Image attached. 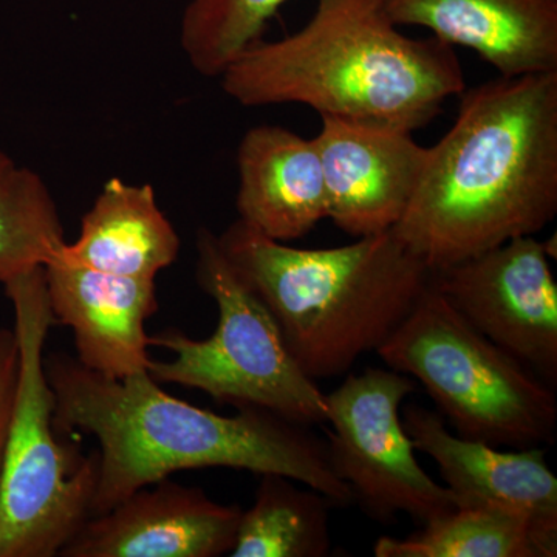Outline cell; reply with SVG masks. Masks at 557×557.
Masks as SVG:
<instances>
[{"label":"cell","mask_w":557,"mask_h":557,"mask_svg":"<svg viewBox=\"0 0 557 557\" xmlns=\"http://www.w3.org/2000/svg\"><path fill=\"white\" fill-rule=\"evenodd\" d=\"M44 271L51 313L72 330L84 368L112 380L148 370L146 321L159 310L156 278L115 276L62 260Z\"/></svg>","instance_id":"13"},{"label":"cell","mask_w":557,"mask_h":557,"mask_svg":"<svg viewBox=\"0 0 557 557\" xmlns=\"http://www.w3.org/2000/svg\"><path fill=\"white\" fill-rule=\"evenodd\" d=\"M432 285L491 343L557 383V284L545 242L516 237L446 269Z\"/></svg>","instance_id":"9"},{"label":"cell","mask_w":557,"mask_h":557,"mask_svg":"<svg viewBox=\"0 0 557 557\" xmlns=\"http://www.w3.org/2000/svg\"><path fill=\"white\" fill-rule=\"evenodd\" d=\"M197 282L218 304L219 322L207 339L178 330L150 336V347L174 358L150 361L157 383L197 388L222 405L269 410L295 423L314 426L327 420V399L289 354L273 314L231 267L218 236L197 233Z\"/></svg>","instance_id":"7"},{"label":"cell","mask_w":557,"mask_h":557,"mask_svg":"<svg viewBox=\"0 0 557 557\" xmlns=\"http://www.w3.org/2000/svg\"><path fill=\"white\" fill-rule=\"evenodd\" d=\"M314 139L327 219L351 237L387 233L405 215L428 160L412 132L321 116Z\"/></svg>","instance_id":"10"},{"label":"cell","mask_w":557,"mask_h":557,"mask_svg":"<svg viewBox=\"0 0 557 557\" xmlns=\"http://www.w3.org/2000/svg\"><path fill=\"white\" fill-rule=\"evenodd\" d=\"M46 370L57 431L84 432L100 445L90 518L139 487L203 468L281 474L313 487L335 507L355 504L332 467L327 440L306 424L256 408L219 416L166 394L148 370L106 379L64 354L46 357Z\"/></svg>","instance_id":"1"},{"label":"cell","mask_w":557,"mask_h":557,"mask_svg":"<svg viewBox=\"0 0 557 557\" xmlns=\"http://www.w3.org/2000/svg\"><path fill=\"white\" fill-rule=\"evenodd\" d=\"M376 354L423 386L458 437L511 449L555 443V387L472 327L432 281Z\"/></svg>","instance_id":"6"},{"label":"cell","mask_w":557,"mask_h":557,"mask_svg":"<svg viewBox=\"0 0 557 557\" xmlns=\"http://www.w3.org/2000/svg\"><path fill=\"white\" fill-rule=\"evenodd\" d=\"M237 505L212 500L201 487L170 478L132 493L94 516L61 557H219L236 544Z\"/></svg>","instance_id":"11"},{"label":"cell","mask_w":557,"mask_h":557,"mask_svg":"<svg viewBox=\"0 0 557 557\" xmlns=\"http://www.w3.org/2000/svg\"><path fill=\"white\" fill-rule=\"evenodd\" d=\"M288 0H190L182 20L180 42L190 65L208 78H220Z\"/></svg>","instance_id":"20"},{"label":"cell","mask_w":557,"mask_h":557,"mask_svg":"<svg viewBox=\"0 0 557 557\" xmlns=\"http://www.w3.org/2000/svg\"><path fill=\"white\" fill-rule=\"evenodd\" d=\"M64 245L60 211L44 180L0 149V284L53 262Z\"/></svg>","instance_id":"19"},{"label":"cell","mask_w":557,"mask_h":557,"mask_svg":"<svg viewBox=\"0 0 557 557\" xmlns=\"http://www.w3.org/2000/svg\"><path fill=\"white\" fill-rule=\"evenodd\" d=\"M3 287L13 307L20 370L0 478V557H57L90 519L98 453L84 456L54 428L44 348L57 321L44 267Z\"/></svg>","instance_id":"5"},{"label":"cell","mask_w":557,"mask_h":557,"mask_svg":"<svg viewBox=\"0 0 557 557\" xmlns=\"http://www.w3.org/2000/svg\"><path fill=\"white\" fill-rule=\"evenodd\" d=\"M403 426L413 446L437 465L457 507L500 508L557 537V479L545 448L502 450L458 437L435 410L403 405Z\"/></svg>","instance_id":"12"},{"label":"cell","mask_w":557,"mask_h":557,"mask_svg":"<svg viewBox=\"0 0 557 557\" xmlns=\"http://www.w3.org/2000/svg\"><path fill=\"white\" fill-rule=\"evenodd\" d=\"M398 27L417 25L478 53L498 76L557 72V0H381Z\"/></svg>","instance_id":"14"},{"label":"cell","mask_w":557,"mask_h":557,"mask_svg":"<svg viewBox=\"0 0 557 557\" xmlns=\"http://www.w3.org/2000/svg\"><path fill=\"white\" fill-rule=\"evenodd\" d=\"M218 242L313 381L344 375L379 351L432 281V270L392 231L307 249L270 239L237 219Z\"/></svg>","instance_id":"4"},{"label":"cell","mask_w":557,"mask_h":557,"mask_svg":"<svg viewBox=\"0 0 557 557\" xmlns=\"http://www.w3.org/2000/svg\"><path fill=\"white\" fill-rule=\"evenodd\" d=\"M416 381L397 370L348 375L327 399V446L338 478L369 518L409 516L424 525L457 508V498L420 467L401 408Z\"/></svg>","instance_id":"8"},{"label":"cell","mask_w":557,"mask_h":557,"mask_svg":"<svg viewBox=\"0 0 557 557\" xmlns=\"http://www.w3.org/2000/svg\"><path fill=\"white\" fill-rule=\"evenodd\" d=\"M327 497L281 474H262L242 511L233 557H325L332 553Z\"/></svg>","instance_id":"18"},{"label":"cell","mask_w":557,"mask_h":557,"mask_svg":"<svg viewBox=\"0 0 557 557\" xmlns=\"http://www.w3.org/2000/svg\"><path fill=\"white\" fill-rule=\"evenodd\" d=\"M177 231L149 185L120 178L106 183L81 222L78 239L54 260L135 278H156L178 258Z\"/></svg>","instance_id":"16"},{"label":"cell","mask_w":557,"mask_h":557,"mask_svg":"<svg viewBox=\"0 0 557 557\" xmlns=\"http://www.w3.org/2000/svg\"><path fill=\"white\" fill-rule=\"evenodd\" d=\"M237 170L239 219L270 239H300L327 219L317 139L282 126L252 127L237 150Z\"/></svg>","instance_id":"15"},{"label":"cell","mask_w":557,"mask_h":557,"mask_svg":"<svg viewBox=\"0 0 557 557\" xmlns=\"http://www.w3.org/2000/svg\"><path fill=\"white\" fill-rule=\"evenodd\" d=\"M392 234L429 270L536 236L557 214V72L461 91Z\"/></svg>","instance_id":"2"},{"label":"cell","mask_w":557,"mask_h":557,"mask_svg":"<svg viewBox=\"0 0 557 557\" xmlns=\"http://www.w3.org/2000/svg\"><path fill=\"white\" fill-rule=\"evenodd\" d=\"M376 557H555L557 537L500 508L457 507L405 539L383 536Z\"/></svg>","instance_id":"17"},{"label":"cell","mask_w":557,"mask_h":557,"mask_svg":"<svg viewBox=\"0 0 557 557\" xmlns=\"http://www.w3.org/2000/svg\"><path fill=\"white\" fill-rule=\"evenodd\" d=\"M20 348L13 329H0V478L16 395Z\"/></svg>","instance_id":"21"},{"label":"cell","mask_w":557,"mask_h":557,"mask_svg":"<svg viewBox=\"0 0 557 557\" xmlns=\"http://www.w3.org/2000/svg\"><path fill=\"white\" fill-rule=\"evenodd\" d=\"M220 79L247 108L304 104L321 116L409 132L467 89L454 47L403 35L381 0H318L299 32L259 40Z\"/></svg>","instance_id":"3"}]
</instances>
